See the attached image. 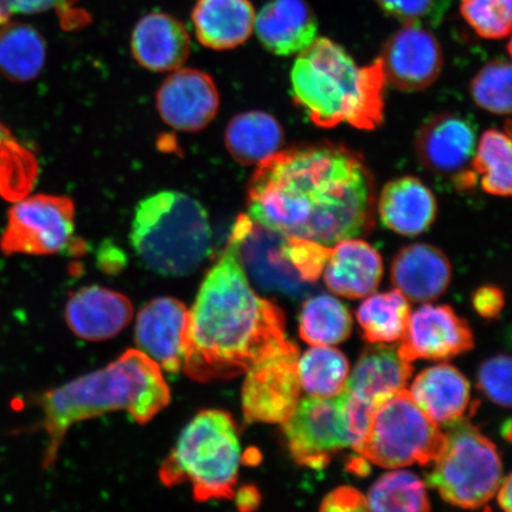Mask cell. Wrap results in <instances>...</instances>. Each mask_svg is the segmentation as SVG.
I'll return each mask as SVG.
<instances>
[{
    "instance_id": "1",
    "label": "cell",
    "mask_w": 512,
    "mask_h": 512,
    "mask_svg": "<svg viewBox=\"0 0 512 512\" xmlns=\"http://www.w3.org/2000/svg\"><path fill=\"white\" fill-rule=\"evenodd\" d=\"M376 189L361 155L334 143L291 147L261 162L248 216L285 239L332 247L375 226Z\"/></svg>"
},
{
    "instance_id": "2",
    "label": "cell",
    "mask_w": 512,
    "mask_h": 512,
    "mask_svg": "<svg viewBox=\"0 0 512 512\" xmlns=\"http://www.w3.org/2000/svg\"><path fill=\"white\" fill-rule=\"evenodd\" d=\"M297 349L286 337L284 312L256 294L228 240L189 311L182 369L200 382L230 380Z\"/></svg>"
},
{
    "instance_id": "3",
    "label": "cell",
    "mask_w": 512,
    "mask_h": 512,
    "mask_svg": "<svg viewBox=\"0 0 512 512\" xmlns=\"http://www.w3.org/2000/svg\"><path fill=\"white\" fill-rule=\"evenodd\" d=\"M170 402L162 369L140 350H128L107 367L50 390L38 400L48 435L43 467L56 462L69 428L83 420L125 411L146 424Z\"/></svg>"
},
{
    "instance_id": "4",
    "label": "cell",
    "mask_w": 512,
    "mask_h": 512,
    "mask_svg": "<svg viewBox=\"0 0 512 512\" xmlns=\"http://www.w3.org/2000/svg\"><path fill=\"white\" fill-rule=\"evenodd\" d=\"M386 82L379 59L358 67L348 51L328 37H317L300 51L291 72L294 101L322 128L347 123L375 130L383 121Z\"/></svg>"
},
{
    "instance_id": "5",
    "label": "cell",
    "mask_w": 512,
    "mask_h": 512,
    "mask_svg": "<svg viewBox=\"0 0 512 512\" xmlns=\"http://www.w3.org/2000/svg\"><path fill=\"white\" fill-rule=\"evenodd\" d=\"M130 241L149 270L184 277L208 259L213 230L206 208L194 197L160 191L144 198L134 210Z\"/></svg>"
},
{
    "instance_id": "6",
    "label": "cell",
    "mask_w": 512,
    "mask_h": 512,
    "mask_svg": "<svg viewBox=\"0 0 512 512\" xmlns=\"http://www.w3.org/2000/svg\"><path fill=\"white\" fill-rule=\"evenodd\" d=\"M241 463L238 427L232 415L211 409L184 428L160 467L165 486L190 483L197 502L234 497Z\"/></svg>"
},
{
    "instance_id": "7",
    "label": "cell",
    "mask_w": 512,
    "mask_h": 512,
    "mask_svg": "<svg viewBox=\"0 0 512 512\" xmlns=\"http://www.w3.org/2000/svg\"><path fill=\"white\" fill-rule=\"evenodd\" d=\"M446 443L428 473L427 483L447 503L477 509L488 503L502 482V462L491 440L469 421L448 425Z\"/></svg>"
},
{
    "instance_id": "8",
    "label": "cell",
    "mask_w": 512,
    "mask_h": 512,
    "mask_svg": "<svg viewBox=\"0 0 512 512\" xmlns=\"http://www.w3.org/2000/svg\"><path fill=\"white\" fill-rule=\"evenodd\" d=\"M445 443L439 425L402 389L375 409L366 437L355 451L375 465L398 469L435 462Z\"/></svg>"
},
{
    "instance_id": "9",
    "label": "cell",
    "mask_w": 512,
    "mask_h": 512,
    "mask_svg": "<svg viewBox=\"0 0 512 512\" xmlns=\"http://www.w3.org/2000/svg\"><path fill=\"white\" fill-rule=\"evenodd\" d=\"M74 229L75 206L70 198L46 194L25 197L9 210L0 251L6 256L61 253L72 241Z\"/></svg>"
},
{
    "instance_id": "10",
    "label": "cell",
    "mask_w": 512,
    "mask_h": 512,
    "mask_svg": "<svg viewBox=\"0 0 512 512\" xmlns=\"http://www.w3.org/2000/svg\"><path fill=\"white\" fill-rule=\"evenodd\" d=\"M288 447L296 462L311 469L328 466L332 454L351 446L347 394L334 398H305L284 424Z\"/></svg>"
},
{
    "instance_id": "11",
    "label": "cell",
    "mask_w": 512,
    "mask_h": 512,
    "mask_svg": "<svg viewBox=\"0 0 512 512\" xmlns=\"http://www.w3.org/2000/svg\"><path fill=\"white\" fill-rule=\"evenodd\" d=\"M298 355V349L283 352L247 371L242 388V412L246 424H284L290 418L302 393Z\"/></svg>"
},
{
    "instance_id": "12",
    "label": "cell",
    "mask_w": 512,
    "mask_h": 512,
    "mask_svg": "<svg viewBox=\"0 0 512 512\" xmlns=\"http://www.w3.org/2000/svg\"><path fill=\"white\" fill-rule=\"evenodd\" d=\"M379 60L384 78L403 92H420L439 79L443 49L424 25L405 24L384 44Z\"/></svg>"
},
{
    "instance_id": "13",
    "label": "cell",
    "mask_w": 512,
    "mask_h": 512,
    "mask_svg": "<svg viewBox=\"0 0 512 512\" xmlns=\"http://www.w3.org/2000/svg\"><path fill=\"white\" fill-rule=\"evenodd\" d=\"M229 240L234 243L245 272L256 284L288 296L305 293L303 280L281 251L283 236L260 226L248 215H242L236 220Z\"/></svg>"
},
{
    "instance_id": "14",
    "label": "cell",
    "mask_w": 512,
    "mask_h": 512,
    "mask_svg": "<svg viewBox=\"0 0 512 512\" xmlns=\"http://www.w3.org/2000/svg\"><path fill=\"white\" fill-rule=\"evenodd\" d=\"M469 323L450 306L427 304L409 316L398 351L403 360H448L473 348Z\"/></svg>"
},
{
    "instance_id": "15",
    "label": "cell",
    "mask_w": 512,
    "mask_h": 512,
    "mask_svg": "<svg viewBox=\"0 0 512 512\" xmlns=\"http://www.w3.org/2000/svg\"><path fill=\"white\" fill-rule=\"evenodd\" d=\"M477 130L472 121L456 113H443L426 121L416 134L415 150L428 171L454 176L466 172L477 147Z\"/></svg>"
},
{
    "instance_id": "16",
    "label": "cell",
    "mask_w": 512,
    "mask_h": 512,
    "mask_svg": "<svg viewBox=\"0 0 512 512\" xmlns=\"http://www.w3.org/2000/svg\"><path fill=\"white\" fill-rule=\"evenodd\" d=\"M220 94L211 76L197 69H176L157 93L160 117L175 130L198 132L216 117Z\"/></svg>"
},
{
    "instance_id": "17",
    "label": "cell",
    "mask_w": 512,
    "mask_h": 512,
    "mask_svg": "<svg viewBox=\"0 0 512 512\" xmlns=\"http://www.w3.org/2000/svg\"><path fill=\"white\" fill-rule=\"evenodd\" d=\"M189 310L174 298H158L139 312L136 342L160 369L178 373L183 367Z\"/></svg>"
},
{
    "instance_id": "18",
    "label": "cell",
    "mask_w": 512,
    "mask_h": 512,
    "mask_svg": "<svg viewBox=\"0 0 512 512\" xmlns=\"http://www.w3.org/2000/svg\"><path fill=\"white\" fill-rule=\"evenodd\" d=\"M413 374L412 364L403 360L398 347L376 345L364 350L344 392L352 405L375 409L390 396L406 389Z\"/></svg>"
},
{
    "instance_id": "19",
    "label": "cell",
    "mask_w": 512,
    "mask_h": 512,
    "mask_svg": "<svg viewBox=\"0 0 512 512\" xmlns=\"http://www.w3.org/2000/svg\"><path fill=\"white\" fill-rule=\"evenodd\" d=\"M133 306L123 294L88 286L69 298L66 319L76 336L89 342L106 341L130 324Z\"/></svg>"
},
{
    "instance_id": "20",
    "label": "cell",
    "mask_w": 512,
    "mask_h": 512,
    "mask_svg": "<svg viewBox=\"0 0 512 512\" xmlns=\"http://www.w3.org/2000/svg\"><path fill=\"white\" fill-rule=\"evenodd\" d=\"M254 29L272 54H299L316 40L318 21L305 0H271L255 15Z\"/></svg>"
},
{
    "instance_id": "21",
    "label": "cell",
    "mask_w": 512,
    "mask_h": 512,
    "mask_svg": "<svg viewBox=\"0 0 512 512\" xmlns=\"http://www.w3.org/2000/svg\"><path fill=\"white\" fill-rule=\"evenodd\" d=\"M134 59L152 72H174L187 62L191 41L184 24L164 12H151L134 27L131 38Z\"/></svg>"
},
{
    "instance_id": "22",
    "label": "cell",
    "mask_w": 512,
    "mask_h": 512,
    "mask_svg": "<svg viewBox=\"0 0 512 512\" xmlns=\"http://www.w3.org/2000/svg\"><path fill=\"white\" fill-rule=\"evenodd\" d=\"M324 280L338 296L358 299L374 293L383 275L382 256L370 243L345 239L331 247Z\"/></svg>"
},
{
    "instance_id": "23",
    "label": "cell",
    "mask_w": 512,
    "mask_h": 512,
    "mask_svg": "<svg viewBox=\"0 0 512 512\" xmlns=\"http://www.w3.org/2000/svg\"><path fill=\"white\" fill-rule=\"evenodd\" d=\"M452 267L439 248L414 243L402 248L392 264V281L396 290L414 303L432 302L451 283Z\"/></svg>"
},
{
    "instance_id": "24",
    "label": "cell",
    "mask_w": 512,
    "mask_h": 512,
    "mask_svg": "<svg viewBox=\"0 0 512 512\" xmlns=\"http://www.w3.org/2000/svg\"><path fill=\"white\" fill-rule=\"evenodd\" d=\"M377 210L388 229L403 236H418L437 219L438 202L421 179L405 176L384 185Z\"/></svg>"
},
{
    "instance_id": "25",
    "label": "cell",
    "mask_w": 512,
    "mask_h": 512,
    "mask_svg": "<svg viewBox=\"0 0 512 512\" xmlns=\"http://www.w3.org/2000/svg\"><path fill=\"white\" fill-rule=\"evenodd\" d=\"M191 17L197 40L214 50L238 48L251 37L255 24L249 0H198Z\"/></svg>"
},
{
    "instance_id": "26",
    "label": "cell",
    "mask_w": 512,
    "mask_h": 512,
    "mask_svg": "<svg viewBox=\"0 0 512 512\" xmlns=\"http://www.w3.org/2000/svg\"><path fill=\"white\" fill-rule=\"evenodd\" d=\"M409 393L435 424L448 426L463 419L470 402V383L458 369L439 364L422 371Z\"/></svg>"
},
{
    "instance_id": "27",
    "label": "cell",
    "mask_w": 512,
    "mask_h": 512,
    "mask_svg": "<svg viewBox=\"0 0 512 512\" xmlns=\"http://www.w3.org/2000/svg\"><path fill=\"white\" fill-rule=\"evenodd\" d=\"M224 140L236 162L259 165L280 151L284 144V130L270 113L252 111L230 120Z\"/></svg>"
},
{
    "instance_id": "28",
    "label": "cell",
    "mask_w": 512,
    "mask_h": 512,
    "mask_svg": "<svg viewBox=\"0 0 512 512\" xmlns=\"http://www.w3.org/2000/svg\"><path fill=\"white\" fill-rule=\"evenodd\" d=\"M47 60L43 36L29 24L0 25V73L14 82H29L41 74Z\"/></svg>"
},
{
    "instance_id": "29",
    "label": "cell",
    "mask_w": 512,
    "mask_h": 512,
    "mask_svg": "<svg viewBox=\"0 0 512 512\" xmlns=\"http://www.w3.org/2000/svg\"><path fill=\"white\" fill-rule=\"evenodd\" d=\"M369 343H393L405 335L411 306L399 290L377 293L364 300L356 313Z\"/></svg>"
},
{
    "instance_id": "30",
    "label": "cell",
    "mask_w": 512,
    "mask_h": 512,
    "mask_svg": "<svg viewBox=\"0 0 512 512\" xmlns=\"http://www.w3.org/2000/svg\"><path fill=\"white\" fill-rule=\"evenodd\" d=\"M351 329L352 318L347 307L326 294L307 300L300 313V337L312 347H331L344 342Z\"/></svg>"
},
{
    "instance_id": "31",
    "label": "cell",
    "mask_w": 512,
    "mask_h": 512,
    "mask_svg": "<svg viewBox=\"0 0 512 512\" xmlns=\"http://www.w3.org/2000/svg\"><path fill=\"white\" fill-rule=\"evenodd\" d=\"M472 175L490 195L509 197L512 190V150L510 133L488 130L477 143L471 160Z\"/></svg>"
},
{
    "instance_id": "32",
    "label": "cell",
    "mask_w": 512,
    "mask_h": 512,
    "mask_svg": "<svg viewBox=\"0 0 512 512\" xmlns=\"http://www.w3.org/2000/svg\"><path fill=\"white\" fill-rule=\"evenodd\" d=\"M302 389L313 398H334L344 392L349 363L341 351L312 347L298 360Z\"/></svg>"
},
{
    "instance_id": "33",
    "label": "cell",
    "mask_w": 512,
    "mask_h": 512,
    "mask_svg": "<svg viewBox=\"0 0 512 512\" xmlns=\"http://www.w3.org/2000/svg\"><path fill=\"white\" fill-rule=\"evenodd\" d=\"M373 511H430L425 484L407 471L389 472L370 489L367 497Z\"/></svg>"
},
{
    "instance_id": "34",
    "label": "cell",
    "mask_w": 512,
    "mask_h": 512,
    "mask_svg": "<svg viewBox=\"0 0 512 512\" xmlns=\"http://www.w3.org/2000/svg\"><path fill=\"white\" fill-rule=\"evenodd\" d=\"M511 63L498 59L479 70L470 86L478 107L497 115L511 113Z\"/></svg>"
},
{
    "instance_id": "35",
    "label": "cell",
    "mask_w": 512,
    "mask_h": 512,
    "mask_svg": "<svg viewBox=\"0 0 512 512\" xmlns=\"http://www.w3.org/2000/svg\"><path fill=\"white\" fill-rule=\"evenodd\" d=\"M460 14L486 40H502L510 35L512 0H462Z\"/></svg>"
},
{
    "instance_id": "36",
    "label": "cell",
    "mask_w": 512,
    "mask_h": 512,
    "mask_svg": "<svg viewBox=\"0 0 512 512\" xmlns=\"http://www.w3.org/2000/svg\"><path fill=\"white\" fill-rule=\"evenodd\" d=\"M281 251L303 281L313 283L323 274L331 247L303 239H285Z\"/></svg>"
},
{
    "instance_id": "37",
    "label": "cell",
    "mask_w": 512,
    "mask_h": 512,
    "mask_svg": "<svg viewBox=\"0 0 512 512\" xmlns=\"http://www.w3.org/2000/svg\"><path fill=\"white\" fill-rule=\"evenodd\" d=\"M387 15L403 24L435 25L443 19L448 0H375Z\"/></svg>"
},
{
    "instance_id": "38",
    "label": "cell",
    "mask_w": 512,
    "mask_h": 512,
    "mask_svg": "<svg viewBox=\"0 0 512 512\" xmlns=\"http://www.w3.org/2000/svg\"><path fill=\"white\" fill-rule=\"evenodd\" d=\"M480 389L498 406L511 407V360L498 355L484 362L478 371Z\"/></svg>"
},
{
    "instance_id": "39",
    "label": "cell",
    "mask_w": 512,
    "mask_h": 512,
    "mask_svg": "<svg viewBox=\"0 0 512 512\" xmlns=\"http://www.w3.org/2000/svg\"><path fill=\"white\" fill-rule=\"evenodd\" d=\"M31 162L27 151H23L10 131L3 124H0V190L12 188L9 179L22 177L29 181ZM21 179V178H19Z\"/></svg>"
},
{
    "instance_id": "40",
    "label": "cell",
    "mask_w": 512,
    "mask_h": 512,
    "mask_svg": "<svg viewBox=\"0 0 512 512\" xmlns=\"http://www.w3.org/2000/svg\"><path fill=\"white\" fill-rule=\"evenodd\" d=\"M74 0H0V25L15 15H34L51 9L67 11Z\"/></svg>"
},
{
    "instance_id": "41",
    "label": "cell",
    "mask_w": 512,
    "mask_h": 512,
    "mask_svg": "<svg viewBox=\"0 0 512 512\" xmlns=\"http://www.w3.org/2000/svg\"><path fill=\"white\" fill-rule=\"evenodd\" d=\"M322 511H368L367 497L360 491L342 486L323 499Z\"/></svg>"
},
{
    "instance_id": "42",
    "label": "cell",
    "mask_w": 512,
    "mask_h": 512,
    "mask_svg": "<svg viewBox=\"0 0 512 512\" xmlns=\"http://www.w3.org/2000/svg\"><path fill=\"white\" fill-rule=\"evenodd\" d=\"M473 305L480 316L485 318H496L503 310V292L495 286H484L473 296Z\"/></svg>"
},
{
    "instance_id": "43",
    "label": "cell",
    "mask_w": 512,
    "mask_h": 512,
    "mask_svg": "<svg viewBox=\"0 0 512 512\" xmlns=\"http://www.w3.org/2000/svg\"><path fill=\"white\" fill-rule=\"evenodd\" d=\"M259 492L253 486H245L239 491V507L242 510H253L260 503Z\"/></svg>"
},
{
    "instance_id": "44",
    "label": "cell",
    "mask_w": 512,
    "mask_h": 512,
    "mask_svg": "<svg viewBox=\"0 0 512 512\" xmlns=\"http://www.w3.org/2000/svg\"><path fill=\"white\" fill-rule=\"evenodd\" d=\"M498 503L505 511H511V476L503 479L498 488Z\"/></svg>"
},
{
    "instance_id": "45",
    "label": "cell",
    "mask_w": 512,
    "mask_h": 512,
    "mask_svg": "<svg viewBox=\"0 0 512 512\" xmlns=\"http://www.w3.org/2000/svg\"><path fill=\"white\" fill-rule=\"evenodd\" d=\"M502 433H503V437L509 441L510 437H511V421L510 420L507 421V424L503 425Z\"/></svg>"
}]
</instances>
